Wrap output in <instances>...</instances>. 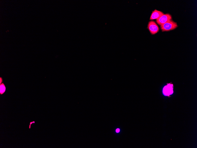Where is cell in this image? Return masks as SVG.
Instances as JSON below:
<instances>
[{"instance_id":"cell-1","label":"cell","mask_w":197,"mask_h":148,"mask_svg":"<svg viewBox=\"0 0 197 148\" xmlns=\"http://www.w3.org/2000/svg\"><path fill=\"white\" fill-rule=\"evenodd\" d=\"M178 27L176 22L173 21L172 19L160 26L161 30L163 32L167 31L173 30Z\"/></svg>"},{"instance_id":"cell-2","label":"cell","mask_w":197,"mask_h":148,"mask_svg":"<svg viewBox=\"0 0 197 148\" xmlns=\"http://www.w3.org/2000/svg\"><path fill=\"white\" fill-rule=\"evenodd\" d=\"M173 85L171 82L167 83V85L163 87V93L165 96H167L169 97L170 95L172 94L173 92Z\"/></svg>"},{"instance_id":"cell-3","label":"cell","mask_w":197,"mask_h":148,"mask_svg":"<svg viewBox=\"0 0 197 148\" xmlns=\"http://www.w3.org/2000/svg\"><path fill=\"white\" fill-rule=\"evenodd\" d=\"M148 28L150 33L154 35L159 30V28L156 23L153 21H150L148 25Z\"/></svg>"},{"instance_id":"cell-4","label":"cell","mask_w":197,"mask_h":148,"mask_svg":"<svg viewBox=\"0 0 197 148\" xmlns=\"http://www.w3.org/2000/svg\"><path fill=\"white\" fill-rule=\"evenodd\" d=\"M172 17L168 14H164L158 19H156L157 23L159 25H162L171 19Z\"/></svg>"},{"instance_id":"cell-5","label":"cell","mask_w":197,"mask_h":148,"mask_svg":"<svg viewBox=\"0 0 197 148\" xmlns=\"http://www.w3.org/2000/svg\"><path fill=\"white\" fill-rule=\"evenodd\" d=\"M164 13L160 11L155 10L153 11L150 17V19H157L164 14Z\"/></svg>"},{"instance_id":"cell-6","label":"cell","mask_w":197,"mask_h":148,"mask_svg":"<svg viewBox=\"0 0 197 148\" xmlns=\"http://www.w3.org/2000/svg\"><path fill=\"white\" fill-rule=\"evenodd\" d=\"M6 87L3 83H2L0 85V94H3L5 91Z\"/></svg>"},{"instance_id":"cell-7","label":"cell","mask_w":197,"mask_h":148,"mask_svg":"<svg viewBox=\"0 0 197 148\" xmlns=\"http://www.w3.org/2000/svg\"><path fill=\"white\" fill-rule=\"evenodd\" d=\"M116 133H119L120 131V129H117L116 130Z\"/></svg>"}]
</instances>
